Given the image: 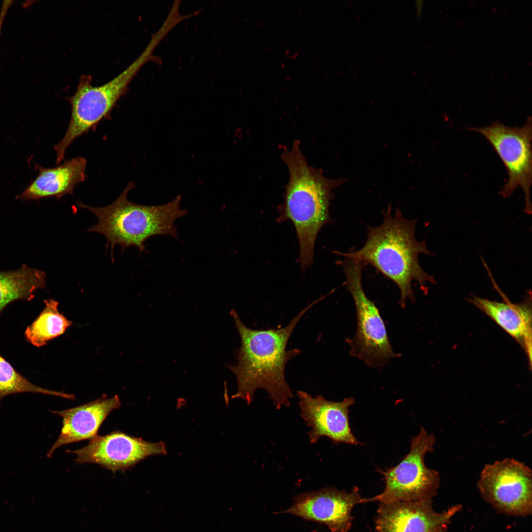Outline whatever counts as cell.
<instances>
[{
  "mask_svg": "<svg viewBox=\"0 0 532 532\" xmlns=\"http://www.w3.org/2000/svg\"><path fill=\"white\" fill-rule=\"evenodd\" d=\"M118 396L108 398L105 395L88 403L61 411H52L63 418L60 434L47 453L50 457L61 446L91 439L97 435L101 425L109 414L121 406Z\"/></svg>",
  "mask_w": 532,
  "mask_h": 532,
  "instance_id": "cell-14",
  "label": "cell"
},
{
  "mask_svg": "<svg viewBox=\"0 0 532 532\" xmlns=\"http://www.w3.org/2000/svg\"><path fill=\"white\" fill-rule=\"evenodd\" d=\"M45 278L44 271L25 264L15 270L0 272V315L13 301L32 300L35 292L45 288Z\"/></svg>",
  "mask_w": 532,
  "mask_h": 532,
  "instance_id": "cell-17",
  "label": "cell"
},
{
  "mask_svg": "<svg viewBox=\"0 0 532 532\" xmlns=\"http://www.w3.org/2000/svg\"><path fill=\"white\" fill-rule=\"evenodd\" d=\"M66 452L75 454L77 464L93 463L115 472L125 471L151 455L165 454L163 442L153 443L120 431L97 435L82 448Z\"/></svg>",
  "mask_w": 532,
  "mask_h": 532,
  "instance_id": "cell-10",
  "label": "cell"
},
{
  "mask_svg": "<svg viewBox=\"0 0 532 532\" xmlns=\"http://www.w3.org/2000/svg\"><path fill=\"white\" fill-rule=\"evenodd\" d=\"M435 442L434 436L421 427L419 433L412 437L409 452L400 462L384 470L378 469L385 480L383 491L371 498H363L361 503L432 499L437 494L440 476L437 471L426 466L425 457L434 451Z\"/></svg>",
  "mask_w": 532,
  "mask_h": 532,
  "instance_id": "cell-6",
  "label": "cell"
},
{
  "mask_svg": "<svg viewBox=\"0 0 532 532\" xmlns=\"http://www.w3.org/2000/svg\"><path fill=\"white\" fill-rule=\"evenodd\" d=\"M317 301L302 310L287 326L279 329H251L243 323L235 310H231L230 315L241 340L236 351V364L227 366L237 381V392L233 398L241 399L249 404L255 392L262 389L268 393L277 409L290 405L293 394L285 379V368L300 350H287L286 346L298 322Z\"/></svg>",
  "mask_w": 532,
  "mask_h": 532,
  "instance_id": "cell-1",
  "label": "cell"
},
{
  "mask_svg": "<svg viewBox=\"0 0 532 532\" xmlns=\"http://www.w3.org/2000/svg\"><path fill=\"white\" fill-rule=\"evenodd\" d=\"M22 393H40L74 399V396L62 392L55 391L39 387L19 373L0 355V406L5 397Z\"/></svg>",
  "mask_w": 532,
  "mask_h": 532,
  "instance_id": "cell-19",
  "label": "cell"
},
{
  "mask_svg": "<svg viewBox=\"0 0 532 532\" xmlns=\"http://www.w3.org/2000/svg\"><path fill=\"white\" fill-rule=\"evenodd\" d=\"M432 503V499L379 503L375 530L377 532H448L452 519L461 510L462 505H453L437 512Z\"/></svg>",
  "mask_w": 532,
  "mask_h": 532,
  "instance_id": "cell-11",
  "label": "cell"
},
{
  "mask_svg": "<svg viewBox=\"0 0 532 532\" xmlns=\"http://www.w3.org/2000/svg\"><path fill=\"white\" fill-rule=\"evenodd\" d=\"M470 129L480 133L487 139L506 169L508 179L499 194L503 198H508L517 188L521 187L525 197V212L531 215V117L528 118L522 127H510L496 121L489 126Z\"/></svg>",
  "mask_w": 532,
  "mask_h": 532,
  "instance_id": "cell-8",
  "label": "cell"
},
{
  "mask_svg": "<svg viewBox=\"0 0 532 532\" xmlns=\"http://www.w3.org/2000/svg\"><path fill=\"white\" fill-rule=\"evenodd\" d=\"M483 499L500 513L527 516L532 512V473L525 464L505 458L484 466L477 484Z\"/></svg>",
  "mask_w": 532,
  "mask_h": 532,
  "instance_id": "cell-9",
  "label": "cell"
},
{
  "mask_svg": "<svg viewBox=\"0 0 532 532\" xmlns=\"http://www.w3.org/2000/svg\"><path fill=\"white\" fill-rule=\"evenodd\" d=\"M44 302V309L25 332L27 340L37 347L63 334L72 324L59 311L57 301L47 299Z\"/></svg>",
  "mask_w": 532,
  "mask_h": 532,
  "instance_id": "cell-18",
  "label": "cell"
},
{
  "mask_svg": "<svg viewBox=\"0 0 532 532\" xmlns=\"http://www.w3.org/2000/svg\"><path fill=\"white\" fill-rule=\"evenodd\" d=\"M338 261L346 277V285L354 300L357 328L354 337L347 339L350 355L363 361L368 366H382L398 356L392 349L387 330L375 303L366 296L362 285L364 265L350 257Z\"/></svg>",
  "mask_w": 532,
  "mask_h": 532,
  "instance_id": "cell-7",
  "label": "cell"
},
{
  "mask_svg": "<svg viewBox=\"0 0 532 532\" xmlns=\"http://www.w3.org/2000/svg\"><path fill=\"white\" fill-rule=\"evenodd\" d=\"M154 49L148 44L125 70L101 86H93L89 75L81 76L75 93L69 99L71 116L68 128L63 138L54 146L57 165L64 160L66 150L76 138L94 130L99 122L110 115L140 67L148 61L155 60L152 54Z\"/></svg>",
  "mask_w": 532,
  "mask_h": 532,
  "instance_id": "cell-5",
  "label": "cell"
},
{
  "mask_svg": "<svg viewBox=\"0 0 532 532\" xmlns=\"http://www.w3.org/2000/svg\"><path fill=\"white\" fill-rule=\"evenodd\" d=\"M289 171L284 201L280 206L281 222L290 220L298 239L299 262L302 270L313 260L317 235L331 222L329 208L334 198L333 190L347 179L328 178L321 169L309 165L296 140L290 148H283L281 156Z\"/></svg>",
  "mask_w": 532,
  "mask_h": 532,
  "instance_id": "cell-3",
  "label": "cell"
},
{
  "mask_svg": "<svg viewBox=\"0 0 532 532\" xmlns=\"http://www.w3.org/2000/svg\"><path fill=\"white\" fill-rule=\"evenodd\" d=\"M297 395L300 416L311 429L308 432L311 443L326 436L334 443L362 444L353 435L349 425V408L355 402L353 398L332 401L321 395L313 397L302 391H298Z\"/></svg>",
  "mask_w": 532,
  "mask_h": 532,
  "instance_id": "cell-13",
  "label": "cell"
},
{
  "mask_svg": "<svg viewBox=\"0 0 532 532\" xmlns=\"http://www.w3.org/2000/svg\"><path fill=\"white\" fill-rule=\"evenodd\" d=\"M12 1V0H4L3 1L1 11L0 13V34L1 25L3 21L4 16L6 13L7 9L9 7L10 5L11 4Z\"/></svg>",
  "mask_w": 532,
  "mask_h": 532,
  "instance_id": "cell-20",
  "label": "cell"
},
{
  "mask_svg": "<svg viewBox=\"0 0 532 532\" xmlns=\"http://www.w3.org/2000/svg\"><path fill=\"white\" fill-rule=\"evenodd\" d=\"M87 162L77 157L53 168L38 166L36 178L17 198L25 200H37L55 197L60 199L72 195L75 186L86 178Z\"/></svg>",
  "mask_w": 532,
  "mask_h": 532,
  "instance_id": "cell-16",
  "label": "cell"
},
{
  "mask_svg": "<svg viewBox=\"0 0 532 532\" xmlns=\"http://www.w3.org/2000/svg\"><path fill=\"white\" fill-rule=\"evenodd\" d=\"M134 187L130 182L117 199L104 207L90 206L81 202L78 206L92 212L98 223L87 231L102 234L110 245L111 253L116 245L122 248L136 246L140 252L145 250L144 245L149 238L157 235H169L177 238L176 219L187 214L180 207L181 195L172 200L159 205H143L130 201L128 193Z\"/></svg>",
  "mask_w": 532,
  "mask_h": 532,
  "instance_id": "cell-4",
  "label": "cell"
},
{
  "mask_svg": "<svg viewBox=\"0 0 532 532\" xmlns=\"http://www.w3.org/2000/svg\"><path fill=\"white\" fill-rule=\"evenodd\" d=\"M363 498L354 486L350 492L326 488L297 496L284 513L326 525L331 532H347L351 528L353 507Z\"/></svg>",
  "mask_w": 532,
  "mask_h": 532,
  "instance_id": "cell-12",
  "label": "cell"
},
{
  "mask_svg": "<svg viewBox=\"0 0 532 532\" xmlns=\"http://www.w3.org/2000/svg\"><path fill=\"white\" fill-rule=\"evenodd\" d=\"M416 222L403 217L399 208L393 215L389 205L384 212L382 223L367 227L366 240L362 248L335 253L350 257L364 266L370 265L392 281L400 291L399 304L403 307L407 299L415 300L411 286L413 281L424 291L427 283H436L434 276L426 272L419 262L420 254H432L425 240L418 241L415 237Z\"/></svg>",
  "mask_w": 532,
  "mask_h": 532,
  "instance_id": "cell-2",
  "label": "cell"
},
{
  "mask_svg": "<svg viewBox=\"0 0 532 532\" xmlns=\"http://www.w3.org/2000/svg\"><path fill=\"white\" fill-rule=\"evenodd\" d=\"M503 300L499 302L471 296L470 303L485 313L524 348L532 362V298L527 292L525 300L518 303L510 302L501 292Z\"/></svg>",
  "mask_w": 532,
  "mask_h": 532,
  "instance_id": "cell-15",
  "label": "cell"
}]
</instances>
